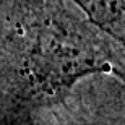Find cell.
Here are the masks:
<instances>
[{
    "label": "cell",
    "mask_w": 125,
    "mask_h": 125,
    "mask_svg": "<svg viewBox=\"0 0 125 125\" xmlns=\"http://www.w3.org/2000/svg\"><path fill=\"white\" fill-rule=\"evenodd\" d=\"M124 80V41L72 0H0V84L39 107L60 102L81 78Z\"/></svg>",
    "instance_id": "obj_1"
},
{
    "label": "cell",
    "mask_w": 125,
    "mask_h": 125,
    "mask_svg": "<svg viewBox=\"0 0 125 125\" xmlns=\"http://www.w3.org/2000/svg\"><path fill=\"white\" fill-rule=\"evenodd\" d=\"M91 21L114 37L125 39V0H72Z\"/></svg>",
    "instance_id": "obj_3"
},
{
    "label": "cell",
    "mask_w": 125,
    "mask_h": 125,
    "mask_svg": "<svg viewBox=\"0 0 125 125\" xmlns=\"http://www.w3.org/2000/svg\"><path fill=\"white\" fill-rule=\"evenodd\" d=\"M124 80L107 73L84 76L49 107V125H125Z\"/></svg>",
    "instance_id": "obj_2"
}]
</instances>
